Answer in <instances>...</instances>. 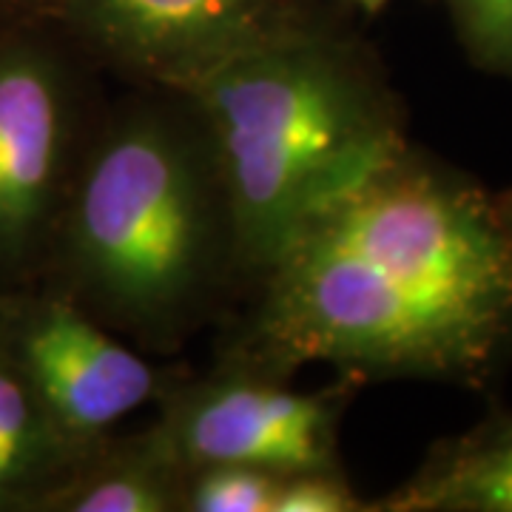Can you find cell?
Returning <instances> with one entry per match:
<instances>
[{
  "label": "cell",
  "instance_id": "obj_1",
  "mask_svg": "<svg viewBox=\"0 0 512 512\" xmlns=\"http://www.w3.org/2000/svg\"><path fill=\"white\" fill-rule=\"evenodd\" d=\"M231 359L490 396L512 370V188L402 146L296 222Z\"/></svg>",
  "mask_w": 512,
  "mask_h": 512
},
{
  "label": "cell",
  "instance_id": "obj_2",
  "mask_svg": "<svg viewBox=\"0 0 512 512\" xmlns=\"http://www.w3.org/2000/svg\"><path fill=\"white\" fill-rule=\"evenodd\" d=\"M180 97L211 137L237 262L254 274L319 202L410 143L379 57L308 23L225 60Z\"/></svg>",
  "mask_w": 512,
  "mask_h": 512
},
{
  "label": "cell",
  "instance_id": "obj_3",
  "mask_svg": "<svg viewBox=\"0 0 512 512\" xmlns=\"http://www.w3.org/2000/svg\"><path fill=\"white\" fill-rule=\"evenodd\" d=\"M74 279L114 325L165 339L237 262L228 191L197 111H131L103 134L66 220Z\"/></svg>",
  "mask_w": 512,
  "mask_h": 512
},
{
  "label": "cell",
  "instance_id": "obj_4",
  "mask_svg": "<svg viewBox=\"0 0 512 512\" xmlns=\"http://www.w3.org/2000/svg\"><path fill=\"white\" fill-rule=\"evenodd\" d=\"M353 379L302 393L285 376L228 359L168 393L146 444L191 473L208 464H251L274 473L339 467V424Z\"/></svg>",
  "mask_w": 512,
  "mask_h": 512
},
{
  "label": "cell",
  "instance_id": "obj_5",
  "mask_svg": "<svg viewBox=\"0 0 512 512\" xmlns=\"http://www.w3.org/2000/svg\"><path fill=\"white\" fill-rule=\"evenodd\" d=\"M100 55L168 92L305 23L285 0H55Z\"/></svg>",
  "mask_w": 512,
  "mask_h": 512
},
{
  "label": "cell",
  "instance_id": "obj_6",
  "mask_svg": "<svg viewBox=\"0 0 512 512\" xmlns=\"http://www.w3.org/2000/svg\"><path fill=\"white\" fill-rule=\"evenodd\" d=\"M18 370L40 410L80 450H97L117 421L163 393L146 359L69 302H49L26 322Z\"/></svg>",
  "mask_w": 512,
  "mask_h": 512
},
{
  "label": "cell",
  "instance_id": "obj_7",
  "mask_svg": "<svg viewBox=\"0 0 512 512\" xmlns=\"http://www.w3.org/2000/svg\"><path fill=\"white\" fill-rule=\"evenodd\" d=\"M69 131L66 83L32 46L0 49V254H18L55 202Z\"/></svg>",
  "mask_w": 512,
  "mask_h": 512
},
{
  "label": "cell",
  "instance_id": "obj_8",
  "mask_svg": "<svg viewBox=\"0 0 512 512\" xmlns=\"http://www.w3.org/2000/svg\"><path fill=\"white\" fill-rule=\"evenodd\" d=\"M367 512H512V407L436 441L413 476Z\"/></svg>",
  "mask_w": 512,
  "mask_h": 512
},
{
  "label": "cell",
  "instance_id": "obj_9",
  "mask_svg": "<svg viewBox=\"0 0 512 512\" xmlns=\"http://www.w3.org/2000/svg\"><path fill=\"white\" fill-rule=\"evenodd\" d=\"M86 464L66 478L52 507L66 512H180L185 470L157 456L146 439L128 441L117 453H103V444L83 458Z\"/></svg>",
  "mask_w": 512,
  "mask_h": 512
},
{
  "label": "cell",
  "instance_id": "obj_10",
  "mask_svg": "<svg viewBox=\"0 0 512 512\" xmlns=\"http://www.w3.org/2000/svg\"><path fill=\"white\" fill-rule=\"evenodd\" d=\"M461 55L481 74L512 83V0H436Z\"/></svg>",
  "mask_w": 512,
  "mask_h": 512
},
{
  "label": "cell",
  "instance_id": "obj_11",
  "mask_svg": "<svg viewBox=\"0 0 512 512\" xmlns=\"http://www.w3.org/2000/svg\"><path fill=\"white\" fill-rule=\"evenodd\" d=\"M251 464H208L185 476L183 512H274L279 478Z\"/></svg>",
  "mask_w": 512,
  "mask_h": 512
},
{
  "label": "cell",
  "instance_id": "obj_12",
  "mask_svg": "<svg viewBox=\"0 0 512 512\" xmlns=\"http://www.w3.org/2000/svg\"><path fill=\"white\" fill-rule=\"evenodd\" d=\"M274 512H367V498L350 487L342 467L299 470L279 478Z\"/></svg>",
  "mask_w": 512,
  "mask_h": 512
},
{
  "label": "cell",
  "instance_id": "obj_13",
  "mask_svg": "<svg viewBox=\"0 0 512 512\" xmlns=\"http://www.w3.org/2000/svg\"><path fill=\"white\" fill-rule=\"evenodd\" d=\"M37 476H43V473L37 470L35 464L26 461L18 450H12L6 441L0 439V495L15 490L20 484H29Z\"/></svg>",
  "mask_w": 512,
  "mask_h": 512
},
{
  "label": "cell",
  "instance_id": "obj_14",
  "mask_svg": "<svg viewBox=\"0 0 512 512\" xmlns=\"http://www.w3.org/2000/svg\"><path fill=\"white\" fill-rule=\"evenodd\" d=\"M353 6H359L365 15H376V12H382L384 6H387V0H348Z\"/></svg>",
  "mask_w": 512,
  "mask_h": 512
},
{
  "label": "cell",
  "instance_id": "obj_15",
  "mask_svg": "<svg viewBox=\"0 0 512 512\" xmlns=\"http://www.w3.org/2000/svg\"><path fill=\"white\" fill-rule=\"evenodd\" d=\"M0 3H26V0H0Z\"/></svg>",
  "mask_w": 512,
  "mask_h": 512
}]
</instances>
